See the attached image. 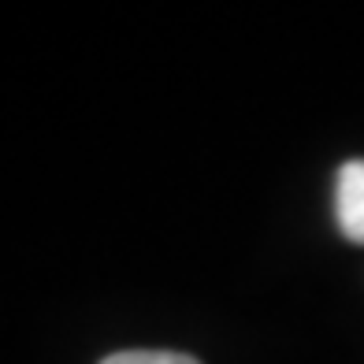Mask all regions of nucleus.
Masks as SVG:
<instances>
[{"label": "nucleus", "mask_w": 364, "mask_h": 364, "mask_svg": "<svg viewBox=\"0 0 364 364\" xmlns=\"http://www.w3.org/2000/svg\"><path fill=\"white\" fill-rule=\"evenodd\" d=\"M338 230L353 245H364V160H346L335 182Z\"/></svg>", "instance_id": "f257e3e1"}, {"label": "nucleus", "mask_w": 364, "mask_h": 364, "mask_svg": "<svg viewBox=\"0 0 364 364\" xmlns=\"http://www.w3.org/2000/svg\"><path fill=\"white\" fill-rule=\"evenodd\" d=\"M101 364H201L190 353H171V350H119L105 357Z\"/></svg>", "instance_id": "f03ea898"}]
</instances>
